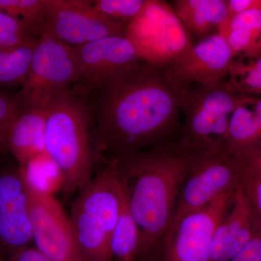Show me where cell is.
I'll return each instance as SVG.
<instances>
[{
  "mask_svg": "<svg viewBox=\"0 0 261 261\" xmlns=\"http://www.w3.org/2000/svg\"><path fill=\"white\" fill-rule=\"evenodd\" d=\"M95 94L96 149L110 158L176 143L182 92L164 70L140 61Z\"/></svg>",
  "mask_w": 261,
  "mask_h": 261,
  "instance_id": "cell-1",
  "label": "cell"
},
{
  "mask_svg": "<svg viewBox=\"0 0 261 261\" xmlns=\"http://www.w3.org/2000/svg\"><path fill=\"white\" fill-rule=\"evenodd\" d=\"M140 228L141 257L148 260L172 224L187 171V159L172 145L108 159Z\"/></svg>",
  "mask_w": 261,
  "mask_h": 261,
  "instance_id": "cell-2",
  "label": "cell"
},
{
  "mask_svg": "<svg viewBox=\"0 0 261 261\" xmlns=\"http://www.w3.org/2000/svg\"><path fill=\"white\" fill-rule=\"evenodd\" d=\"M90 123L88 105L71 89L47 106L45 154L58 168L66 194L80 192L92 178L95 145Z\"/></svg>",
  "mask_w": 261,
  "mask_h": 261,
  "instance_id": "cell-3",
  "label": "cell"
},
{
  "mask_svg": "<svg viewBox=\"0 0 261 261\" xmlns=\"http://www.w3.org/2000/svg\"><path fill=\"white\" fill-rule=\"evenodd\" d=\"M252 97L233 92L225 81L182 91L183 122L173 149L184 158L223 150L231 115Z\"/></svg>",
  "mask_w": 261,
  "mask_h": 261,
  "instance_id": "cell-4",
  "label": "cell"
},
{
  "mask_svg": "<svg viewBox=\"0 0 261 261\" xmlns=\"http://www.w3.org/2000/svg\"><path fill=\"white\" fill-rule=\"evenodd\" d=\"M122 192L106 164L79 192L72 205L70 229L82 261H113L111 240L121 209Z\"/></svg>",
  "mask_w": 261,
  "mask_h": 261,
  "instance_id": "cell-5",
  "label": "cell"
},
{
  "mask_svg": "<svg viewBox=\"0 0 261 261\" xmlns=\"http://www.w3.org/2000/svg\"><path fill=\"white\" fill-rule=\"evenodd\" d=\"M126 35L141 59L162 69L183 58L194 44L171 5L160 0H147Z\"/></svg>",
  "mask_w": 261,
  "mask_h": 261,
  "instance_id": "cell-6",
  "label": "cell"
},
{
  "mask_svg": "<svg viewBox=\"0 0 261 261\" xmlns=\"http://www.w3.org/2000/svg\"><path fill=\"white\" fill-rule=\"evenodd\" d=\"M79 80L74 48L43 33L33 51L28 75L16 97L23 111L47 108Z\"/></svg>",
  "mask_w": 261,
  "mask_h": 261,
  "instance_id": "cell-7",
  "label": "cell"
},
{
  "mask_svg": "<svg viewBox=\"0 0 261 261\" xmlns=\"http://www.w3.org/2000/svg\"><path fill=\"white\" fill-rule=\"evenodd\" d=\"M185 159L186 177L170 228L187 214L202 208L223 194L235 191L247 168L243 156L224 150Z\"/></svg>",
  "mask_w": 261,
  "mask_h": 261,
  "instance_id": "cell-8",
  "label": "cell"
},
{
  "mask_svg": "<svg viewBox=\"0 0 261 261\" xmlns=\"http://www.w3.org/2000/svg\"><path fill=\"white\" fill-rule=\"evenodd\" d=\"M234 192L223 194L173 225L161 245L163 261H210L215 231L228 211Z\"/></svg>",
  "mask_w": 261,
  "mask_h": 261,
  "instance_id": "cell-9",
  "label": "cell"
},
{
  "mask_svg": "<svg viewBox=\"0 0 261 261\" xmlns=\"http://www.w3.org/2000/svg\"><path fill=\"white\" fill-rule=\"evenodd\" d=\"M46 20L42 34L70 47L111 36L126 35V29L103 16L92 1L42 0Z\"/></svg>",
  "mask_w": 261,
  "mask_h": 261,
  "instance_id": "cell-10",
  "label": "cell"
},
{
  "mask_svg": "<svg viewBox=\"0 0 261 261\" xmlns=\"http://www.w3.org/2000/svg\"><path fill=\"white\" fill-rule=\"evenodd\" d=\"M29 191L32 242L36 248L51 261H82L72 237L69 218L60 202L30 178Z\"/></svg>",
  "mask_w": 261,
  "mask_h": 261,
  "instance_id": "cell-11",
  "label": "cell"
},
{
  "mask_svg": "<svg viewBox=\"0 0 261 261\" xmlns=\"http://www.w3.org/2000/svg\"><path fill=\"white\" fill-rule=\"evenodd\" d=\"M233 59L226 39L216 34L194 43L187 54L163 70L170 84L182 92L224 82Z\"/></svg>",
  "mask_w": 261,
  "mask_h": 261,
  "instance_id": "cell-12",
  "label": "cell"
},
{
  "mask_svg": "<svg viewBox=\"0 0 261 261\" xmlns=\"http://www.w3.org/2000/svg\"><path fill=\"white\" fill-rule=\"evenodd\" d=\"M80 69L79 88L92 92L141 59L126 35L111 36L75 47Z\"/></svg>",
  "mask_w": 261,
  "mask_h": 261,
  "instance_id": "cell-13",
  "label": "cell"
},
{
  "mask_svg": "<svg viewBox=\"0 0 261 261\" xmlns=\"http://www.w3.org/2000/svg\"><path fill=\"white\" fill-rule=\"evenodd\" d=\"M27 168L0 171V250L10 254L32 243Z\"/></svg>",
  "mask_w": 261,
  "mask_h": 261,
  "instance_id": "cell-14",
  "label": "cell"
},
{
  "mask_svg": "<svg viewBox=\"0 0 261 261\" xmlns=\"http://www.w3.org/2000/svg\"><path fill=\"white\" fill-rule=\"evenodd\" d=\"M260 226L261 216L254 210L239 186L215 231L210 261L231 260Z\"/></svg>",
  "mask_w": 261,
  "mask_h": 261,
  "instance_id": "cell-15",
  "label": "cell"
},
{
  "mask_svg": "<svg viewBox=\"0 0 261 261\" xmlns=\"http://www.w3.org/2000/svg\"><path fill=\"white\" fill-rule=\"evenodd\" d=\"M47 108H33L23 111L8 130L5 147L20 166L27 168L34 161L46 155L44 147Z\"/></svg>",
  "mask_w": 261,
  "mask_h": 261,
  "instance_id": "cell-16",
  "label": "cell"
},
{
  "mask_svg": "<svg viewBox=\"0 0 261 261\" xmlns=\"http://www.w3.org/2000/svg\"><path fill=\"white\" fill-rule=\"evenodd\" d=\"M171 5L192 41L219 34L228 20L226 0H174Z\"/></svg>",
  "mask_w": 261,
  "mask_h": 261,
  "instance_id": "cell-17",
  "label": "cell"
},
{
  "mask_svg": "<svg viewBox=\"0 0 261 261\" xmlns=\"http://www.w3.org/2000/svg\"><path fill=\"white\" fill-rule=\"evenodd\" d=\"M221 34L234 59H255L261 57V8L243 12L228 20Z\"/></svg>",
  "mask_w": 261,
  "mask_h": 261,
  "instance_id": "cell-18",
  "label": "cell"
},
{
  "mask_svg": "<svg viewBox=\"0 0 261 261\" xmlns=\"http://www.w3.org/2000/svg\"><path fill=\"white\" fill-rule=\"evenodd\" d=\"M111 252L117 261H136L142 255L140 228L127 205L123 192L119 216L111 240Z\"/></svg>",
  "mask_w": 261,
  "mask_h": 261,
  "instance_id": "cell-19",
  "label": "cell"
},
{
  "mask_svg": "<svg viewBox=\"0 0 261 261\" xmlns=\"http://www.w3.org/2000/svg\"><path fill=\"white\" fill-rule=\"evenodd\" d=\"M35 46L0 47V88L23 84Z\"/></svg>",
  "mask_w": 261,
  "mask_h": 261,
  "instance_id": "cell-20",
  "label": "cell"
},
{
  "mask_svg": "<svg viewBox=\"0 0 261 261\" xmlns=\"http://www.w3.org/2000/svg\"><path fill=\"white\" fill-rule=\"evenodd\" d=\"M225 83L241 95H261V57L255 59H233Z\"/></svg>",
  "mask_w": 261,
  "mask_h": 261,
  "instance_id": "cell-21",
  "label": "cell"
},
{
  "mask_svg": "<svg viewBox=\"0 0 261 261\" xmlns=\"http://www.w3.org/2000/svg\"><path fill=\"white\" fill-rule=\"evenodd\" d=\"M0 11L13 15L39 36L46 20L42 0H0Z\"/></svg>",
  "mask_w": 261,
  "mask_h": 261,
  "instance_id": "cell-22",
  "label": "cell"
},
{
  "mask_svg": "<svg viewBox=\"0 0 261 261\" xmlns=\"http://www.w3.org/2000/svg\"><path fill=\"white\" fill-rule=\"evenodd\" d=\"M94 9L125 29L142 13L147 0H94Z\"/></svg>",
  "mask_w": 261,
  "mask_h": 261,
  "instance_id": "cell-23",
  "label": "cell"
},
{
  "mask_svg": "<svg viewBox=\"0 0 261 261\" xmlns=\"http://www.w3.org/2000/svg\"><path fill=\"white\" fill-rule=\"evenodd\" d=\"M23 112L16 96L0 91V135L4 136L5 140L8 130Z\"/></svg>",
  "mask_w": 261,
  "mask_h": 261,
  "instance_id": "cell-24",
  "label": "cell"
},
{
  "mask_svg": "<svg viewBox=\"0 0 261 261\" xmlns=\"http://www.w3.org/2000/svg\"><path fill=\"white\" fill-rule=\"evenodd\" d=\"M240 187L254 210L261 216V171L246 168Z\"/></svg>",
  "mask_w": 261,
  "mask_h": 261,
  "instance_id": "cell-25",
  "label": "cell"
},
{
  "mask_svg": "<svg viewBox=\"0 0 261 261\" xmlns=\"http://www.w3.org/2000/svg\"><path fill=\"white\" fill-rule=\"evenodd\" d=\"M230 261H261V226L246 245Z\"/></svg>",
  "mask_w": 261,
  "mask_h": 261,
  "instance_id": "cell-26",
  "label": "cell"
},
{
  "mask_svg": "<svg viewBox=\"0 0 261 261\" xmlns=\"http://www.w3.org/2000/svg\"><path fill=\"white\" fill-rule=\"evenodd\" d=\"M7 261H51L36 247H25L12 252Z\"/></svg>",
  "mask_w": 261,
  "mask_h": 261,
  "instance_id": "cell-27",
  "label": "cell"
},
{
  "mask_svg": "<svg viewBox=\"0 0 261 261\" xmlns=\"http://www.w3.org/2000/svg\"><path fill=\"white\" fill-rule=\"evenodd\" d=\"M228 20L247 10L261 8V0H226Z\"/></svg>",
  "mask_w": 261,
  "mask_h": 261,
  "instance_id": "cell-28",
  "label": "cell"
},
{
  "mask_svg": "<svg viewBox=\"0 0 261 261\" xmlns=\"http://www.w3.org/2000/svg\"><path fill=\"white\" fill-rule=\"evenodd\" d=\"M38 40L29 39L23 36L10 34L0 29V47H18V46L35 45Z\"/></svg>",
  "mask_w": 261,
  "mask_h": 261,
  "instance_id": "cell-29",
  "label": "cell"
},
{
  "mask_svg": "<svg viewBox=\"0 0 261 261\" xmlns=\"http://www.w3.org/2000/svg\"><path fill=\"white\" fill-rule=\"evenodd\" d=\"M240 154L245 159L247 169L261 171V144Z\"/></svg>",
  "mask_w": 261,
  "mask_h": 261,
  "instance_id": "cell-30",
  "label": "cell"
},
{
  "mask_svg": "<svg viewBox=\"0 0 261 261\" xmlns=\"http://www.w3.org/2000/svg\"><path fill=\"white\" fill-rule=\"evenodd\" d=\"M252 117L259 134L261 137V99L255 98L252 103Z\"/></svg>",
  "mask_w": 261,
  "mask_h": 261,
  "instance_id": "cell-31",
  "label": "cell"
},
{
  "mask_svg": "<svg viewBox=\"0 0 261 261\" xmlns=\"http://www.w3.org/2000/svg\"><path fill=\"white\" fill-rule=\"evenodd\" d=\"M5 147V137L0 135V147Z\"/></svg>",
  "mask_w": 261,
  "mask_h": 261,
  "instance_id": "cell-32",
  "label": "cell"
},
{
  "mask_svg": "<svg viewBox=\"0 0 261 261\" xmlns=\"http://www.w3.org/2000/svg\"><path fill=\"white\" fill-rule=\"evenodd\" d=\"M3 252L1 250H0V261L3 260Z\"/></svg>",
  "mask_w": 261,
  "mask_h": 261,
  "instance_id": "cell-33",
  "label": "cell"
},
{
  "mask_svg": "<svg viewBox=\"0 0 261 261\" xmlns=\"http://www.w3.org/2000/svg\"><path fill=\"white\" fill-rule=\"evenodd\" d=\"M147 261H156L155 258H154V256L151 257Z\"/></svg>",
  "mask_w": 261,
  "mask_h": 261,
  "instance_id": "cell-34",
  "label": "cell"
}]
</instances>
